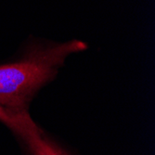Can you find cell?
<instances>
[{"mask_svg":"<svg viewBox=\"0 0 155 155\" xmlns=\"http://www.w3.org/2000/svg\"><path fill=\"white\" fill-rule=\"evenodd\" d=\"M87 48V45L79 40L37 45L28 49L20 61L0 65V105L27 110L35 93L54 79L68 56Z\"/></svg>","mask_w":155,"mask_h":155,"instance_id":"cell-1","label":"cell"},{"mask_svg":"<svg viewBox=\"0 0 155 155\" xmlns=\"http://www.w3.org/2000/svg\"><path fill=\"white\" fill-rule=\"evenodd\" d=\"M0 122L15 134L31 155H69L37 126L27 110L0 105Z\"/></svg>","mask_w":155,"mask_h":155,"instance_id":"cell-2","label":"cell"}]
</instances>
